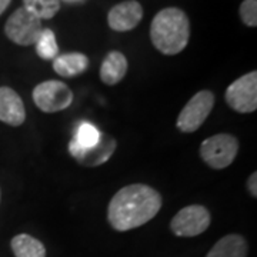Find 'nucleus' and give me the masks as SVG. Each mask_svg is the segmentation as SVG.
Returning <instances> with one entry per match:
<instances>
[{"label":"nucleus","mask_w":257,"mask_h":257,"mask_svg":"<svg viewBox=\"0 0 257 257\" xmlns=\"http://www.w3.org/2000/svg\"><path fill=\"white\" fill-rule=\"evenodd\" d=\"M114 149H116V140L107 135H101L99 143L90 149H82L73 139L69 143V153L77 160L79 165L86 167H94L106 163L114 153Z\"/></svg>","instance_id":"nucleus-9"},{"label":"nucleus","mask_w":257,"mask_h":257,"mask_svg":"<svg viewBox=\"0 0 257 257\" xmlns=\"http://www.w3.org/2000/svg\"><path fill=\"white\" fill-rule=\"evenodd\" d=\"M257 175L256 173H251V176L248 177L247 180V189L250 194L253 196V197H257Z\"/></svg>","instance_id":"nucleus-20"},{"label":"nucleus","mask_w":257,"mask_h":257,"mask_svg":"<svg viewBox=\"0 0 257 257\" xmlns=\"http://www.w3.org/2000/svg\"><path fill=\"white\" fill-rule=\"evenodd\" d=\"M127 59L123 53L117 50L110 52L104 57L100 66L101 82L107 86H114L123 80V77L127 73Z\"/></svg>","instance_id":"nucleus-12"},{"label":"nucleus","mask_w":257,"mask_h":257,"mask_svg":"<svg viewBox=\"0 0 257 257\" xmlns=\"http://www.w3.org/2000/svg\"><path fill=\"white\" fill-rule=\"evenodd\" d=\"M150 39L160 53L175 56L183 52L190 39V22L187 15L177 8L160 10L152 20Z\"/></svg>","instance_id":"nucleus-2"},{"label":"nucleus","mask_w":257,"mask_h":257,"mask_svg":"<svg viewBox=\"0 0 257 257\" xmlns=\"http://www.w3.org/2000/svg\"><path fill=\"white\" fill-rule=\"evenodd\" d=\"M210 226V213L200 204L183 207L172 219L170 229L179 237H194L204 233Z\"/></svg>","instance_id":"nucleus-7"},{"label":"nucleus","mask_w":257,"mask_h":257,"mask_svg":"<svg viewBox=\"0 0 257 257\" xmlns=\"http://www.w3.org/2000/svg\"><path fill=\"white\" fill-rule=\"evenodd\" d=\"M247 241L239 234H227L220 239L206 257H246Z\"/></svg>","instance_id":"nucleus-14"},{"label":"nucleus","mask_w":257,"mask_h":257,"mask_svg":"<svg viewBox=\"0 0 257 257\" xmlns=\"http://www.w3.org/2000/svg\"><path fill=\"white\" fill-rule=\"evenodd\" d=\"M239 152V142L237 139L227 133L214 135L206 139L200 146V156L206 165L211 169L221 170L229 167Z\"/></svg>","instance_id":"nucleus-3"},{"label":"nucleus","mask_w":257,"mask_h":257,"mask_svg":"<svg viewBox=\"0 0 257 257\" xmlns=\"http://www.w3.org/2000/svg\"><path fill=\"white\" fill-rule=\"evenodd\" d=\"M23 8L40 20L55 18L60 9L59 0H23Z\"/></svg>","instance_id":"nucleus-16"},{"label":"nucleus","mask_w":257,"mask_h":257,"mask_svg":"<svg viewBox=\"0 0 257 257\" xmlns=\"http://www.w3.org/2000/svg\"><path fill=\"white\" fill-rule=\"evenodd\" d=\"M59 2H64V3H69V5H82L87 0H59Z\"/></svg>","instance_id":"nucleus-22"},{"label":"nucleus","mask_w":257,"mask_h":257,"mask_svg":"<svg viewBox=\"0 0 257 257\" xmlns=\"http://www.w3.org/2000/svg\"><path fill=\"white\" fill-rule=\"evenodd\" d=\"M101 135L103 133L94 124L89 123V121H82L76 128V135H74L73 140L82 149H90V147L96 146L99 143Z\"/></svg>","instance_id":"nucleus-18"},{"label":"nucleus","mask_w":257,"mask_h":257,"mask_svg":"<svg viewBox=\"0 0 257 257\" xmlns=\"http://www.w3.org/2000/svg\"><path fill=\"white\" fill-rule=\"evenodd\" d=\"M26 120V109L22 97L8 86L0 87V121L18 127Z\"/></svg>","instance_id":"nucleus-11"},{"label":"nucleus","mask_w":257,"mask_h":257,"mask_svg":"<svg viewBox=\"0 0 257 257\" xmlns=\"http://www.w3.org/2000/svg\"><path fill=\"white\" fill-rule=\"evenodd\" d=\"M226 101L233 110L251 113L257 109V73L250 72L239 77L226 90Z\"/></svg>","instance_id":"nucleus-8"},{"label":"nucleus","mask_w":257,"mask_h":257,"mask_svg":"<svg viewBox=\"0 0 257 257\" xmlns=\"http://www.w3.org/2000/svg\"><path fill=\"white\" fill-rule=\"evenodd\" d=\"M143 19V8L136 0H124L113 6L107 15V23L114 32H128L138 28Z\"/></svg>","instance_id":"nucleus-10"},{"label":"nucleus","mask_w":257,"mask_h":257,"mask_svg":"<svg viewBox=\"0 0 257 257\" xmlns=\"http://www.w3.org/2000/svg\"><path fill=\"white\" fill-rule=\"evenodd\" d=\"M36 53L43 60H55L59 55V46L56 42L55 33L50 29H43L35 43Z\"/></svg>","instance_id":"nucleus-17"},{"label":"nucleus","mask_w":257,"mask_h":257,"mask_svg":"<svg viewBox=\"0 0 257 257\" xmlns=\"http://www.w3.org/2000/svg\"><path fill=\"white\" fill-rule=\"evenodd\" d=\"M239 15L243 23L248 28L257 26V0H243L240 5Z\"/></svg>","instance_id":"nucleus-19"},{"label":"nucleus","mask_w":257,"mask_h":257,"mask_svg":"<svg viewBox=\"0 0 257 257\" xmlns=\"http://www.w3.org/2000/svg\"><path fill=\"white\" fill-rule=\"evenodd\" d=\"M10 246L16 257H46V248L43 243L25 233L15 236Z\"/></svg>","instance_id":"nucleus-15"},{"label":"nucleus","mask_w":257,"mask_h":257,"mask_svg":"<svg viewBox=\"0 0 257 257\" xmlns=\"http://www.w3.org/2000/svg\"><path fill=\"white\" fill-rule=\"evenodd\" d=\"M89 67V59L87 56L79 53V52H72L60 55L53 60V69L59 76L62 77H74L79 74L84 73Z\"/></svg>","instance_id":"nucleus-13"},{"label":"nucleus","mask_w":257,"mask_h":257,"mask_svg":"<svg viewBox=\"0 0 257 257\" xmlns=\"http://www.w3.org/2000/svg\"><path fill=\"white\" fill-rule=\"evenodd\" d=\"M214 106V94L210 90H200L184 106L179 117L177 128L183 133H193L202 127Z\"/></svg>","instance_id":"nucleus-6"},{"label":"nucleus","mask_w":257,"mask_h":257,"mask_svg":"<svg viewBox=\"0 0 257 257\" xmlns=\"http://www.w3.org/2000/svg\"><path fill=\"white\" fill-rule=\"evenodd\" d=\"M33 101L45 113H57L67 109L72 104L73 93L66 83L46 80L39 83L35 87Z\"/></svg>","instance_id":"nucleus-5"},{"label":"nucleus","mask_w":257,"mask_h":257,"mask_svg":"<svg viewBox=\"0 0 257 257\" xmlns=\"http://www.w3.org/2000/svg\"><path fill=\"white\" fill-rule=\"evenodd\" d=\"M43 30L42 20L25 8L15 10L5 25V33L9 40L19 46H32Z\"/></svg>","instance_id":"nucleus-4"},{"label":"nucleus","mask_w":257,"mask_h":257,"mask_svg":"<svg viewBox=\"0 0 257 257\" xmlns=\"http://www.w3.org/2000/svg\"><path fill=\"white\" fill-rule=\"evenodd\" d=\"M10 2H12V0H0V16L5 13V10L9 8Z\"/></svg>","instance_id":"nucleus-21"},{"label":"nucleus","mask_w":257,"mask_h":257,"mask_svg":"<svg viewBox=\"0 0 257 257\" xmlns=\"http://www.w3.org/2000/svg\"><path fill=\"white\" fill-rule=\"evenodd\" d=\"M162 209V196L147 184H130L111 197L107 209L110 226L117 231L136 229L150 221Z\"/></svg>","instance_id":"nucleus-1"}]
</instances>
